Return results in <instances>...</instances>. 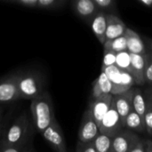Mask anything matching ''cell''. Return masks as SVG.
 Wrapping results in <instances>:
<instances>
[{"label": "cell", "instance_id": "obj_1", "mask_svg": "<svg viewBox=\"0 0 152 152\" xmlns=\"http://www.w3.org/2000/svg\"><path fill=\"white\" fill-rule=\"evenodd\" d=\"M30 111L34 128L39 133L44 132L56 120L52 98L47 92L31 101Z\"/></svg>", "mask_w": 152, "mask_h": 152}, {"label": "cell", "instance_id": "obj_2", "mask_svg": "<svg viewBox=\"0 0 152 152\" xmlns=\"http://www.w3.org/2000/svg\"><path fill=\"white\" fill-rule=\"evenodd\" d=\"M30 121L28 114H20L10 126L8 130L4 133L1 146L17 147L25 146L28 143L30 135Z\"/></svg>", "mask_w": 152, "mask_h": 152}, {"label": "cell", "instance_id": "obj_3", "mask_svg": "<svg viewBox=\"0 0 152 152\" xmlns=\"http://www.w3.org/2000/svg\"><path fill=\"white\" fill-rule=\"evenodd\" d=\"M17 86L20 97L22 99L33 100L45 91V78L38 71L28 70L17 74Z\"/></svg>", "mask_w": 152, "mask_h": 152}, {"label": "cell", "instance_id": "obj_4", "mask_svg": "<svg viewBox=\"0 0 152 152\" xmlns=\"http://www.w3.org/2000/svg\"><path fill=\"white\" fill-rule=\"evenodd\" d=\"M122 129H123V125L121 119L112 103L109 111L104 116L99 126V132L101 134H104L110 138H113Z\"/></svg>", "mask_w": 152, "mask_h": 152}, {"label": "cell", "instance_id": "obj_5", "mask_svg": "<svg viewBox=\"0 0 152 152\" xmlns=\"http://www.w3.org/2000/svg\"><path fill=\"white\" fill-rule=\"evenodd\" d=\"M45 141L50 144L55 152H67L66 140L63 132L55 120L51 126H49L44 132L41 133Z\"/></svg>", "mask_w": 152, "mask_h": 152}, {"label": "cell", "instance_id": "obj_6", "mask_svg": "<svg viewBox=\"0 0 152 152\" xmlns=\"http://www.w3.org/2000/svg\"><path fill=\"white\" fill-rule=\"evenodd\" d=\"M99 134V126L92 117L90 110L87 109L84 113L78 131V142L85 143L94 142Z\"/></svg>", "mask_w": 152, "mask_h": 152}, {"label": "cell", "instance_id": "obj_7", "mask_svg": "<svg viewBox=\"0 0 152 152\" xmlns=\"http://www.w3.org/2000/svg\"><path fill=\"white\" fill-rule=\"evenodd\" d=\"M140 140V137L135 133L122 129L112 138L113 152H130Z\"/></svg>", "mask_w": 152, "mask_h": 152}, {"label": "cell", "instance_id": "obj_8", "mask_svg": "<svg viewBox=\"0 0 152 152\" xmlns=\"http://www.w3.org/2000/svg\"><path fill=\"white\" fill-rule=\"evenodd\" d=\"M17 86V74L0 80V103H8L20 99Z\"/></svg>", "mask_w": 152, "mask_h": 152}, {"label": "cell", "instance_id": "obj_9", "mask_svg": "<svg viewBox=\"0 0 152 152\" xmlns=\"http://www.w3.org/2000/svg\"><path fill=\"white\" fill-rule=\"evenodd\" d=\"M112 101H113L112 94H105L90 102L88 110H90L92 117L94 118L98 126H100L104 116L109 111L112 104Z\"/></svg>", "mask_w": 152, "mask_h": 152}, {"label": "cell", "instance_id": "obj_10", "mask_svg": "<svg viewBox=\"0 0 152 152\" xmlns=\"http://www.w3.org/2000/svg\"><path fill=\"white\" fill-rule=\"evenodd\" d=\"M112 103L118 111L124 126V122L128 114L134 110L133 108V89L118 95L113 96ZM124 128V127H123Z\"/></svg>", "mask_w": 152, "mask_h": 152}, {"label": "cell", "instance_id": "obj_11", "mask_svg": "<svg viewBox=\"0 0 152 152\" xmlns=\"http://www.w3.org/2000/svg\"><path fill=\"white\" fill-rule=\"evenodd\" d=\"M127 29L125 22L116 14L107 15V28H106V41L113 40L125 35Z\"/></svg>", "mask_w": 152, "mask_h": 152}, {"label": "cell", "instance_id": "obj_12", "mask_svg": "<svg viewBox=\"0 0 152 152\" xmlns=\"http://www.w3.org/2000/svg\"><path fill=\"white\" fill-rule=\"evenodd\" d=\"M72 8L77 15L88 22L99 11L94 0H76L72 3Z\"/></svg>", "mask_w": 152, "mask_h": 152}, {"label": "cell", "instance_id": "obj_13", "mask_svg": "<svg viewBox=\"0 0 152 152\" xmlns=\"http://www.w3.org/2000/svg\"><path fill=\"white\" fill-rule=\"evenodd\" d=\"M125 37L126 39L127 52L131 54H146V47L141 36L130 28H127Z\"/></svg>", "mask_w": 152, "mask_h": 152}, {"label": "cell", "instance_id": "obj_14", "mask_svg": "<svg viewBox=\"0 0 152 152\" xmlns=\"http://www.w3.org/2000/svg\"><path fill=\"white\" fill-rule=\"evenodd\" d=\"M131 74L134 79L135 85L144 86L145 72V55L131 54Z\"/></svg>", "mask_w": 152, "mask_h": 152}, {"label": "cell", "instance_id": "obj_15", "mask_svg": "<svg viewBox=\"0 0 152 152\" xmlns=\"http://www.w3.org/2000/svg\"><path fill=\"white\" fill-rule=\"evenodd\" d=\"M107 12L98 11L97 13L94 16L91 23V28L99 40V42L102 45H104L106 41V28H107Z\"/></svg>", "mask_w": 152, "mask_h": 152}, {"label": "cell", "instance_id": "obj_16", "mask_svg": "<svg viewBox=\"0 0 152 152\" xmlns=\"http://www.w3.org/2000/svg\"><path fill=\"white\" fill-rule=\"evenodd\" d=\"M112 85L104 72H101L100 76L94 80L92 90V100L97 99L105 94H111Z\"/></svg>", "mask_w": 152, "mask_h": 152}, {"label": "cell", "instance_id": "obj_17", "mask_svg": "<svg viewBox=\"0 0 152 152\" xmlns=\"http://www.w3.org/2000/svg\"><path fill=\"white\" fill-rule=\"evenodd\" d=\"M124 128L136 133H143L145 131L144 121L142 117H140L135 111H131L126 118L124 122Z\"/></svg>", "mask_w": 152, "mask_h": 152}, {"label": "cell", "instance_id": "obj_18", "mask_svg": "<svg viewBox=\"0 0 152 152\" xmlns=\"http://www.w3.org/2000/svg\"><path fill=\"white\" fill-rule=\"evenodd\" d=\"M133 108L134 111L143 118L146 111V96L137 87L133 88Z\"/></svg>", "mask_w": 152, "mask_h": 152}, {"label": "cell", "instance_id": "obj_19", "mask_svg": "<svg viewBox=\"0 0 152 152\" xmlns=\"http://www.w3.org/2000/svg\"><path fill=\"white\" fill-rule=\"evenodd\" d=\"M103 48H104V50L112 51L116 53L127 51L126 39L125 37V35L120 37L115 38L113 40L105 41V43L103 45Z\"/></svg>", "mask_w": 152, "mask_h": 152}, {"label": "cell", "instance_id": "obj_20", "mask_svg": "<svg viewBox=\"0 0 152 152\" xmlns=\"http://www.w3.org/2000/svg\"><path fill=\"white\" fill-rule=\"evenodd\" d=\"M66 4V0H37V9L46 11H58L61 10Z\"/></svg>", "mask_w": 152, "mask_h": 152}, {"label": "cell", "instance_id": "obj_21", "mask_svg": "<svg viewBox=\"0 0 152 152\" xmlns=\"http://www.w3.org/2000/svg\"><path fill=\"white\" fill-rule=\"evenodd\" d=\"M95 150L97 152H113L112 138L104 134H99L94 142Z\"/></svg>", "mask_w": 152, "mask_h": 152}, {"label": "cell", "instance_id": "obj_22", "mask_svg": "<svg viewBox=\"0 0 152 152\" xmlns=\"http://www.w3.org/2000/svg\"><path fill=\"white\" fill-rule=\"evenodd\" d=\"M115 65L120 70L126 71L131 74V55H130V53L127 51L117 53Z\"/></svg>", "mask_w": 152, "mask_h": 152}, {"label": "cell", "instance_id": "obj_23", "mask_svg": "<svg viewBox=\"0 0 152 152\" xmlns=\"http://www.w3.org/2000/svg\"><path fill=\"white\" fill-rule=\"evenodd\" d=\"M143 121L145 131L152 136V102L148 95L146 96V111L143 117Z\"/></svg>", "mask_w": 152, "mask_h": 152}, {"label": "cell", "instance_id": "obj_24", "mask_svg": "<svg viewBox=\"0 0 152 152\" xmlns=\"http://www.w3.org/2000/svg\"><path fill=\"white\" fill-rule=\"evenodd\" d=\"M95 5L99 11L107 12H110V14H113V11L116 10L117 4L114 0H94Z\"/></svg>", "mask_w": 152, "mask_h": 152}, {"label": "cell", "instance_id": "obj_25", "mask_svg": "<svg viewBox=\"0 0 152 152\" xmlns=\"http://www.w3.org/2000/svg\"><path fill=\"white\" fill-rule=\"evenodd\" d=\"M145 84L152 85V54L146 53L145 54V72H144Z\"/></svg>", "mask_w": 152, "mask_h": 152}, {"label": "cell", "instance_id": "obj_26", "mask_svg": "<svg viewBox=\"0 0 152 152\" xmlns=\"http://www.w3.org/2000/svg\"><path fill=\"white\" fill-rule=\"evenodd\" d=\"M116 56H117L116 53L109 50H104L102 69L110 66H114L116 64Z\"/></svg>", "mask_w": 152, "mask_h": 152}, {"label": "cell", "instance_id": "obj_27", "mask_svg": "<svg viewBox=\"0 0 152 152\" xmlns=\"http://www.w3.org/2000/svg\"><path fill=\"white\" fill-rule=\"evenodd\" d=\"M1 2L18 4L23 7L34 8V9H37V0H1Z\"/></svg>", "mask_w": 152, "mask_h": 152}, {"label": "cell", "instance_id": "obj_28", "mask_svg": "<svg viewBox=\"0 0 152 152\" xmlns=\"http://www.w3.org/2000/svg\"><path fill=\"white\" fill-rule=\"evenodd\" d=\"M77 152H97L94 142H78L77 145Z\"/></svg>", "mask_w": 152, "mask_h": 152}, {"label": "cell", "instance_id": "obj_29", "mask_svg": "<svg viewBox=\"0 0 152 152\" xmlns=\"http://www.w3.org/2000/svg\"><path fill=\"white\" fill-rule=\"evenodd\" d=\"M28 145V143L25 146H17V147H5L1 146L0 152H24L26 147Z\"/></svg>", "mask_w": 152, "mask_h": 152}, {"label": "cell", "instance_id": "obj_30", "mask_svg": "<svg viewBox=\"0 0 152 152\" xmlns=\"http://www.w3.org/2000/svg\"><path fill=\"white\" fill-rule=\"evenodd\" d=\"M130 152H146V141L140 140Z\"/></svg>", "mask_w": 152, "mask_h": 152}, {"label": "cell", "instance_id": "obj_31", "mask_svg": "<svg viewBox=\"0 0 152 152\" xmlns=\"http://www.w3.org/2000/svg\"><path fill=\"white\" fill-rule=\"evenodd\" d=\"M138 2L141 4H142L146 7H149V8H151L152 6V0H138Z\"/></svg>", "mask_w": 152, "mask_h": 152}, {"label": "cell", "instance_id": "obj_32", "mask_svg": "<svg viewBox=\"0 0 152 152\" xmlns=\"http://www.w3.org/2000/svg\"><path fill=\"white\" fill-rule=\"evenodd\" d=\"M146 152H152V141H146Z\"/></svg>", "mask_w": 152, "mask_h": 152}, {"label": "cell", "instance_id": "obj_33", "mask_svg": "<svg viewBox=\"0 0 152 152\" xmlns=\"http://www.w3.org/2000/svg\"><path fill=\"white\" fill-rule=\"evenodd\" d=\"M4 133V127H3V126L0 124V147H1V142H2V138H3Z\"/></svg>", "mask_w": 152, "mask_h": 152}, {"label": "cell", "instance_id": "obj_34", "mask_svg": "<svg viewBox=\"0 0 152 152\" xmlns=\"http://www.w3.org/2000/svg\"><path fill=\"white\" fill-rule=\"evenodd\" d=\"M147 95L151 98V102H152V89L150 91V92H149V93H148V94H147Z\"/></svg>", "mask_w": 152, "mask_h": 152}, {"label": "cell", "instance_id": "obj_35", "mask_svg": "<svg viewBox=\"0 0 152 152\" xmlns=\"http://www.w3.org/2000/svg\"><path fill=\"white\" fill-rule=\"evenodd\" d=\"M150 50H151V53L152 54V40H151L150 42Z\"/></svg>", "mask_w": 152, "mask_h": 152}, {"label": "cell", "instance_id": "obj_36", "mask_svg": "<svg viewBox=\"0 0 152 152\" xmlns=\"http://www.w3.org/2000/svg\"><path fill=\"white\" fill-rule=\"evenodd\" d=\"M29 149H30V147L28 145L27 147H26V149H25V151H24V152H29Z\"/></svg>", "mask_w": 152, "mask_h": 152}, {"label": "cell", "instance_id": "obj_37", "mask_svg": "<svg viewBox=\"0 0 152 152\" xmlns=\"http://www.w3.org/2000/svg\"><path fill=\"white\" fill-rule=\"evenodd\" d=\"M29 152H36V151H35L33 148H31V147H30V149H29Z\"/></svg>", "mask_w": 152, "mask_h": 152}, {"label": "cell", "instance_id": "obj_38", "mask_svg": "<svg viewBox=\"0 0 152 152\" xmlns=\"http://www.w3.org/2000/svg\"><path fill=\"white\" fill-rule=\"evenodd\" d=\"M0 116H1V110H0Z\"/></svg>", "mask_w": 152, "mask_h": 152}]
</instances>
